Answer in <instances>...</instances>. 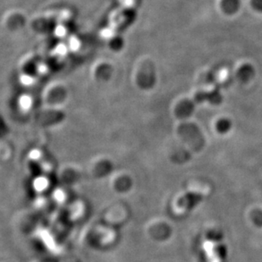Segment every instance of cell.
Here are the masks:
<instances>
[{"label": "cell", "mask_w": 262, "mask_h": 262, "mask_svg": "<svg viewBox=\"0 0 262 262\" xmlns=\"http://www.w3.org/2000/svg\"><path fill=\"white\" fill-rule=\"evenodd\" d=\"M72 17V14L68 10H61V11H54L50 12L42 16H38L32 21L33 24L38 25L40 23H46V24H56L59 23H65Z\"/></svg>", "instance_id": "6da1fadb"}, {"label": "cell", "mask_w": 262, "mask_h": 262, "mask_svg": "<svg viewBox=\"0 0 262 262\" xmlns=\"http://www.w3.org/2000/svg\"><path fill=\"white\" fill-rule=\"evenodd\" d=\"M218 248H219L218 243L211 241V240H207L203 244V249H204L208 262L222 261L219 252L217 251Z\"/></svg>", "instance_id": "7a4b0ae2"}, {"label": "cell", "mask_w": 262, "mask_h": 262, "mask_svg": "<svg viewBox=\"0 0 262 262\" xmlns=\"http://www.w3.org/2000/svg\"><path fill=\"white\" fill-rule=\"evenodd\" d=\"M240 0H219L220 9L226 15H234L240 8Z\"/></svg>", "instance_id": "3957f363"}, {"label": "cell", "mask_w": 262, "mask_h": 262, "mask_svg": "<svg viewBox=\"0 0 262 262\" xmlns=\"http://www.w3.org/2000/svg\"><path fill=\"white\" fill-rule=\"evenodd\" d=\"M250 5L256 12L262 13V0H250Z\"/></svg>", "instance_id": "277c9868"}]
</instances>
